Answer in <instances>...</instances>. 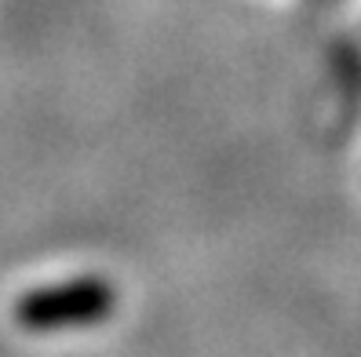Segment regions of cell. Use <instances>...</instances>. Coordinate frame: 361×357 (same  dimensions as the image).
I'll list each match as a JSON object with an SVG mask.
<instances>
[{"label": "cell", "mask_w": 361, "mask_h": 357, "mask_svg": "<svg viewBox=\"0 0 361 357\" xmlns=\"http://www.w3.org/2000/svg\"><path fill=\"white\" fill-rule=\"evenodd\" d=\"M117 292L102 277H73L62 284L33 288L15 303V321L26 332H59V328H88L114 313Z\"/></svg>", "instance_id": "cell-1"}]
</instances>
